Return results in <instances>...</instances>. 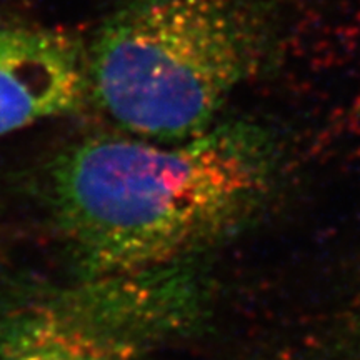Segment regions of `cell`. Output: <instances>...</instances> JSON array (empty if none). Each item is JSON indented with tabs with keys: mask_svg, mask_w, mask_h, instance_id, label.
I'll use <instances>...</instances> for the list:
<instances>
[{
	"mask_svg": "<svg viewBox=\"0 0 360 360\" xmlns=\"http://www.w3.org/2000/svg\"><path fill=\"white\" fill-rule=\"evenodd\" d=\"M281 147L254 120H225L179 143L85 137L47 170V200L79 278L188 264L265 205Z\"/></svg>",
	"mask_w": 360,
	"mask_h": 360,
	"instance_id": "cell-1",
	"label": "cell"
},
{
	"mask_svg": "<svg viewBox=\"0 0 360 360\" xmlns=\"http://www.w3.org/2000/svg\"><path fill=\"white\" fill-rule=\"evenodd\" d=\"M277 0H124L87 45L89 98L132 137L179 143L277 67Z\"/></svg>",
	"mask_w": 360,
	"mask_h": 360,
	"instance_id": "cell-2",
	"label": "cell"
},
{
	"mask_svg": "<svg viewBox=\"0 0 360 360\" xmlns=\"http://www.w3.org/2000/svg\"><path fill=\"white\" fill-rule=\"evenodd\" d=\"M204 305L192 264L77 278L0 305V360H143Z\"/></svg>",
	"mask_w": 360,
	"mask_h": 360,
	"instance_id": "cell-3",
	"label": "cell"
},
{
	"mask_svg": "<svg viewBox=\"0 0 360 360\" xmlns=\"http://www.w3.org/2000/svg\"><path fill=\"white\" fill-rule=\"evenodd\" d=\"M87 45L74 32L0 17V137L82 110Z\"/></svg>",
	"mask_w": 360,
	"mask_h": 360,
	"instance_id": "cell-4",
	"label": "cell"
},
{
	"mask_svg": "<svg viewBox=\"0 0 360 360\" xmlns=\"http://www.w3.org/2000/svg\"><path fill=\"white\" fill-rule=\"evenodd\" d=\"M350 347L355 349V352L360 355V305L355 310L354 321H350Z\"/></svg>",
	"mask_w": 360,
	"mask_h": 360,
	"instance_id": "cell-5",
	"label": "cell"
}]
</instances>
